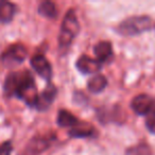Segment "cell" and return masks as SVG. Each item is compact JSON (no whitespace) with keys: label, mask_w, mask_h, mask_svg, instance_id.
Masks as SVG:
<instances>
[{"label":"cell","mask_w":155,"mask_h":155,"mask_svg":"<svg viewBox=\"0 0 155 155\" xmlns=\"http://www.w3.org/2000/svg\"><path fill=\"white\" fill-rule=\"evenodd\" d=\"M131 106L138 115H147L152 110L153 100L148 95H138L132 100Z\"/></svg>","instance_id":"cell-6"},{"label":"cell","mask_w":155,"mask_h":155,"mask_svg":"<svg viewBox=\"0 0 155 155\" xmlns=\"http://www.w3.org/2000/svg\"><path fill=\"white\" fill-rule=\"evenodd\" d=\"M125 155H152V152L147 144H137L127 149Z\"/></svg>","instance_id":"cell-15"},{"label":"cell","mask_w":155,"mask_h":155,"mask_svg":"<svg viewBox=\"0 0 155 155\" xmlns=\"http://www.w3.org/2000/svg\"><path fill=\"white\" fill-rule=\"evenodd\" d=\"M38 13L47 18H55L58 16V9L56 5L51 1H44L39 5Z\"/></svg>","instance_id":"cell-14"},{"label":"cell","mask_w":155,"mask_h":155,"mask_svg":"<svg viewBox=\"0 0 155 155\" xmlns=\"http://www.w3.org/2000/svg\"><path fill=\"white\" fill-rule=\"evenodd\" d=\"M147 129L151 132V133L155 134V112H150L149 113L148 119L146 121Z\"/></svg>","instance_id":"cell-17"},{"label":"cell","mask_w":155,"mask_h":155,"mask_svg":"<svg viewBox=\"0 0 155 155\" xmlns=\"http://www.w3.org/2000/svg\"><path fill=\"white\" fill-rule=\"evenodd\" d=\"M107 81H106L105 77L102 74H96L93 78L89 79L87 82V88L91 91V93H100L106 87Z\"/></svg>","instance_id":"cell-12"},{"label":"cell","mask_w":155,"mask_h":155,"mask_svg":"<svg viewBox=\"0 0 155 155\" xmlns=\"http://www.w3.org/2000/svg\"><path fill=\"white\" fill-rule=\"evenodd\" d=\"M27 58V49L20 44L11 46L1 55V61L7 66H15L25 61Z\"/></svg>","instance_id":"cell-4"},{"label":"cell","mask_w":155,"mask_h":155,"mask_svg":"<svg viewBox=\"0 0 155 155\" xmlns=\"http://www.w3.org/2000/svg\"><path fill=\"white\" fill-rule=\"evenodd\" d=\"M77 68L82 73L91 74V73H96L101 69V63L87 55H82L78 58Z\"/></svg>","instance_id":"cell-7"},{"label":"cell","mask_w":155,"mask_h":155,"mask_svg":"<svg viewBox=\"0 0 155 155\" xmlns=\"http://www.w3.org/2000/svg\"><path fill=\"white\" fill-rule=\"evenodd\" d=\"M16 13V7L9 1H0V22H10Z\"/></svg>","instance_id":"cell-10"},{"label":"cell","mask_w":155,"mask_h":155,"mask_svg":"<svg viewBox=\"0 0 155 155\" xmlns=\"http://www.w3.org/2000/svg\"><path fill=\"white\" fill-rule=\"evenodd\" d=\"M152 27V20L148 16H133L123 20L117 28L121 35H137Z\"/></svg>","instance_id":"cell-2"},{"label":"cell","mask_w":155,"mask_h":155,"mask_svg":"<svg viewBox=\"0 0 155 155\" xmlns=\"http://www.w3.org/2000/svg\"><path fill=\"white\" fill-rule=\"evenodd\" d=\"M94 127L91 124L86 122H78L73 127H71V131L69 132V135L71 137H88L93 134Z\"/></svg>","instance_id":"cell-11"},{"label":"cell","mask_w":155,"mask_h":155,"mask_svg":"<svg viewBox=\"0 0 155 155\" xmlns=\"http://www.w3.org/2000/svg\"><path fill=\"white\" fill-rule=\"evenodd\" d=\"M79 122L78 119L73 116L71 113L67 112L65 110H60L58 116V123L62 127H73Z\"/></svg>","instance_id":"cell-13"},{"label":"cell","mask_w":155,"mask_h":155,"mask_svg":"<svg viewBox=\"0 0 155 155\" xmlns=\"http://www.w3.org/2000/svg\"><path fill=\"white\" fill-rule=\"evenodd\" d=\"M47 141H45V140H41V139H34L33 140V142L31 143L30 148L32 149V151H34V152H41V151H44L46 148H47Z\"/></svg>","instance_id":"cell-16"},{"label":"cell","mask_w":155,"mask_h":155,"mask_svg":"<svg viewBox=\"0 0 155 155\" xmlns=\"http://www.w3.org/2000/svg\"><path fill=\"white\" fill-rule=\"evenodd\" d=\"M3 89L8 97L16 96L30 106L35 105L38 97L34 79L28 71L10 73L5 81Z\"/></svg>","instance_id":"cell-1"},{"label":"cell","mask_w":155,"mask_h":155,"mask_svg":"<svg viewBox=\"0 0 155 155\" xmlns=\"http://www.w3.org/2000/svg\"><path fill=\"white\" fill-rule=\"evenodd\" d=\"M56 96V88L53 85H48V87L46 89H44V91L38 95L36 100V103H35V107L38 110L43 112L46 110L50 105H51L52 101L54 100Z\"/></svg>","instance_id":"cell-8"},{"label":"cell","mask_w":155,"mask_h":155,"mask_svg":"<svg viewBox=\"0 0 155 155\" xmlns=\"http://www.w3.org/2000/svg\"><path fill=\"white\" fill-rule=\"evenodd\" d=\"M80 31V25L73 10H69L62 22L60 33V45L63 47L69 46Z\"/></svg>","instance_id":"cell-3"},{"label":"cell","mask_w":155,"mask_h":155,"mask_svg":"<svg viewBox=\"0 0 155 155\" xmlns=\"http://www.w3.org/2000/svg\"><path fill=\"white\" fill-rule=\"evenodd\" d=\"M13 151L11 141H5L0 146V155H11Z\"/></svg>","instance_id":"cell-18"},{"label":"cell","mask_w":155,"mask_h":155,"mask_svg":"<svg viewBox=\"0 0 155 155\" xmlns=\"http://www.w3.org/2000/svg\"><path fill=\"white\" fill-rule=\"evenodd\" d=\"M151 112H155V100H153V106H152V110Z\"/></svg>","instance_id":"cell-19"},{"label":"cell","mask_w":155,"mask_h":155,"mask_svg":"<svg viewBox=\"0 0 155 155\" xmlns=\"http://www.w3.org/2000/svg\"><path fill=\"white\" fill-rule=\"evenodd\" d=\"M94 52L98 62H105L113 55L112 45L110 41H100L95 46Z\"/></svg>","instance_id":"cell-9"},{"label":"cell","mask_w":155,"mask_h":155,"mask_svg":"<svg viewBox=\"0 0 155 155\" xmlns=\"http://www.w3.org/2000/svg\"><path fill=\"white\" fill-rule=\"evenodd\" d=\"M31 66L43 79L49 80L52 75V68L48 60L41 54L34 55L31 58Z\"/></svg>","instance_id":"cell-5"}]
</instances>
